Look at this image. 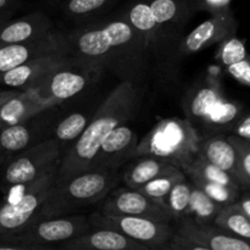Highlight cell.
I'll list each match as a JSON object with an SVG mask.
<instances>
[{
    "label": "cell",
    "mask_w": 250,
    "mask_h": 250,
    "mask_svg": "<svg viewBox=\"0 0 250 250\" xmlns=\"http://www.w3.org/2000/svg\"><path fill=\"white\" fill-rule=\"evenodd\" d=\"M138 142V136L131 127L119 125L104 139L90 168L120 170L125 163L136 158Z\"/></svg>",
    "instance_id": "9a60e30c"
},
{
    "label": "cell",
    "mask_w": 250,
    "mask_h": 250,
    "mask_svg": "<svg viewBox=\"0 0 250 250\" xmlns=\"http://www.w3.org/2000/svg\"><path fill=\"white\" fill-rule=\"evenodd\" d=\"M237 29L238 21L232 9L211 15L207 21L195 27L187 36L182 37L178 43V55H194L211 45L221 43L229 37L234 36Z\"/></svg>",
    "instance_id": "4fadbf2b"
},
{
    "label": "cell",
    "mask_w": 250,
    "mask_h": 250,
    "mask_svg": "<svg viewBox=\"0 0 250 250\" xmlns=\"http://www.w3.org/2000/svg\"><path fill=\"white\" fill-rule=\"evenodd\" d=\"M214 224L236 236L250 239V216L241 209L237 202L221 208Z\"/></svg>",
    "instance_id": "83f0119b"
},
{
    "label": "cell",
    "mask_w": 250,
    "mask_h": 250,
    "mask_svg": "<svg viewBox=\"0 0 250 250\" xmlns=\"http://www.w3.org/2000/svg\"><path fill=\"white\" fill-rule=\"evenodd\" d=\"M248 56L249 54L248 50H247L246 41L237 38L236 34H234V36L229 37L225 41H222L221 43H219V48L216 50L215 59H216L220 65L226 67V66L232 65V63L244 60Z\"/></svg>",
    "instance_id": "836d02e7"
},
{
    "label": "cell",
    "mask_w": 250,
    "mask_h": 250,
    "mask_svg": "<svg viewBox=\"0 0 250 250\" xmlns=\"http://www.w3.org/2000/svg\"><path fill=\"white\" fill-rule=\"evenodd\" d=\"M117 14L127 20L141 34L155 65L164 66L167 61L173 60L175 54L178 55V44L156 23L146 0H129Z\"/></svg>",
    "instance_id": "30bf717a"
},
{
    "label": "cell",
    "mask_w": 250,
    "mask_h": 250,
    "mask_svg": "<svg viewBox=\"0 0 250 250\" xmlns=\"http://www.w3.org/2000/svg\"><path fill=\"white\" fill-rule=\"evenodd\" d=\"M229 139L236 146L239 159V167L244 178V189L250 190V142L238 138L233 134H229Z\"/></svg>",
    "instance_id": "e575fe53"
},
{
    "label": "cell",
    "mask_w": 250,
    "mask_h": 250,
    "mask_svg": "<svg viewBox=\"0 0 250 250\" xmlns=\"http://www.w3.org/2000/svg\"><path fill=\"white\" fill-rule=\"evenodd\" d=\"M89 121L90 120L87 115L82 112H73L59 122L54 134L60 146L61 144L73 143L82 134Z\"/></svg>",
    "instance_id": "1f68e13d"
},
{
    "label": "cell",
    "mask_w": 250,
    "mask_h": 250,
    "mask_svg": "<svg viewBox=\"0 0 250 250\" xmlns=\"http://www.w3.org/2000/svg\"><path fill=\"white\" fill-rule=\"evenodd\" d=\"M221 208V205L214 202L202 189L192 185V192H190L189 204L186 216L192 217L199 224H214L215 217L219 214Z\"/></svg>",
    "instance_id": "f546056e"
},
{
    "label": "cell",
    "mask_w": 250,
    "mask_h": 250,
    "mask_svg": "<svg viewBox=\"0 0 250 250\" xmlns=\"http://www.w3.org/2000/svg\"><path fill=\"white\" fill-rule=\"evenodd\" d=\"M190 192H192V183L186 178V180L176 183L168 193L165 202V208L173 217V221H178L187 214Z\"/></svg>",
    "instance_id": "4dcf8cb0"
},
{
    "label": "cell",
    "mask_w": 250,
    "mask_h": 250,
    "mask_svg": "<svg viewBox=\"0 0 250 250\" xmlns=\"http://www.w3.org/2000/svg\"><path fill=\"white\" fill-rule=\"evenodd\" d=\"M168 250H250V239L185 216L177 221Z\"/></svg>",
    "instance_id": "ba28073f"
},
{
    "label": "cell",
    "mask_w": 250,
    "mask_h": 250,
    "mask_svg": "<svg viewBox=\"0 0 250 250\" xmlns=\"http://www.w3.org/2000/svg\"><path fill=\"white\" fill-rule=\"evenodd\" d=\"M60 161H55L33 183L21 187L16 199L0 207V236L16 233L32 221L55 183Z\"/></svg>",
    "instance_id": "8992f818"
},
{
    "label": "cell",
    "mask_w": 250,
    "mask_h": 250,
    "mask_svg": "<svg viewBox=\"0 0 250 250\" xmlns=\"http://www.w3.org/2000/svg\"><path fill=\"white\" fill-rule=\"evenodd\" d=\"M186 178H187L186 173L180 167H176L168 172L164 173V175L158 176L154 180L149 181L148 183L138 188V190L148 198H150L151 200H154L156 204L166 209L165 202L170 190L172 189L176 183L186 180Z\"/></svg>",
    "instance_id": "f1b7e54d"
},
{
    "label": "cell",
    "mask_w": 250,
    "mask_h": 250,
    "mask_svg": "<svg viewBox=\"0 0 250 250\" xmlns=\"http://www.w3.org/2000/svg\"><path fill=\"white\" fill-rule=\"evenodd\" d=\"M189 181L193 186L202 189L205 194L209 195L214 202L221 205L222 208L236 203L239 199L242 192V189H238V188L229 187V186L220 185V183L208 182V181L198 180V178H189Z\"/></svg>",
    "instance_id": "d6a6232c"
},
{
    "label": "cell",
    "mask_w": 250,
    "mask_h": 250,
    "mask_svg": "<svg viewBox=\"0 0 250 250\" xmlns=\"http://www.w3.org/2000/svg\"><path fill=\"white\" fill-rule=\"evenodd\" d=\"M202 137L188 119H165L138 142L136 158L154 156L180 167L187 165L199 151Z\"/></svg>",
    "instance_id": "277c9868"
},
{
    "label": "cell",
    "mask_w": 250,
    "mask_h": 250,
    "mask_svg": "<svg viewBox=\"0 0 250 250\" xmlns=\"http://www.w3.org/2000/svg\"><path fill=\"white\" fill-rule=\"evenodd\" d=\"M41 116L42 112L23 122L0 128V151L6 158H10L39 142L45 141L43 139V136L45 134L43 132L48 122L45 124Z\"/></svg>",
    "instance_id": "ffe728a7"
},
{
    "label": "cell",
    "mask_w": 250,
    "mask_h": 250,
    "mask_svg": "<svg viewBox=\"0 0 250 250\" xmlns=\"http://www.w3.org/2000/svg\"><path fill=\"white\" fill-rule=\"evenodd\" d=\"M98 78V77H97ZM95 76L73 67H63L54 71L33 90L42 100L56 106L65 100L80 94Z\"/></svg>",
    "instance_id": "5bb4252c"
},
{
    "label": "cell",
    "mask_w": 250,
    "mask_h": 250,
    "mask_svg": "<svg viewBox=\"0 0 250 250\" xmlns=\"http://www.w3.org/2000/svg\"><path fill=\"white\" fill-rule=\"evenodd\" d=\"M17 4V0H0V12H11Z\"/></svg>",
    "instance_id": "f35d334b"
},
{
    "label": "cell",
    "mask_w": 250,
    "mask_h": 250,
    "mask_svg": "<svg viewBox=\"0 0 250 250\" xmlns=\"http://www.w3.org/2000/svg\"><path fill=\"white\" fill-rule=\"evenodd\" d=\"M238 205L241 207V209L246 212L248 216H250V197H244L242 199L237 200Z\"/></svg>",
    "instance_id": "60d3db41"
},
{
    "label": "cell",
    "mask_w": 250,
    "mask_h": 250,
    "mask_svg": "<svg viewBox=\"0 0 250 250\" xmlns=\"http://www.w3.org/2000/svg\"><path fill=\"white\" fill-rule=\"evenodd\" d=\"M156 23L176 43H180L183 31L195 12L199 0H146Z\"/></svg>",
    "instance_id": "2e32d148"
},
{
    "label": "cell",
    "mask_w": 250,
    "mask_h": 250,
    "mask_svg": "<svg viewBox=\"0 0 250 250\" xmlns=\"http://www.w3.org/2000/svg\"><path fill=\"white\" fill-rule=\"evenodd\" d=\"M229 134L250 142V112H244L229 129Z\"/></svg>",
    "instance_id": "74e56055"
},
{
    "label": "cell",
    "mask_w": 250,
    "mask_h": 250,
    "mask_svg": "<svg viewBox=\"0 0 250 250\" xmlns=\"http://www.w3.org/2000/svg\"><path fill=\"white\" fill-rule=\"evenodd\" d=\"M138 160L132 161L126 170L120 173V180L125 183V186L133 189H138L149 181L177 167L168 161L154 156H138Z\"/></svg>",
    "instance_id": "cb8c5ba5"
},
{
    "label": "cell",
    "mask_w": 250,
    "mask_h": 250,
    "mask_svg": "<svg viewBox=\"0 0 250 250\" xmlns=\"http://www.w3.org/2000/svg\"><path fill=\"white\" fill-rule=\"evenodd\" d=\"M93 229L89 217L83 215H63L31 221L19 232L5 234L21 242L28 250L55 249L58 244L70 241Z\"/></svg>",
    "instance_id": "52a82bcc"
},
{
    "label": "cell",
    "mask_w": 250,
    "mask_h": 250,
    "mask_svg": "<svg viewBox=\"0 0 250 250\" xmlns=\"http://www.w3.org/2000/svg\"><path fill=\"white\" fill-rule=\"evenodd\" d=\"M93 227L120 232L124 236L146 246L149 250H168V244L175 236L171 224L154 221L127 215H103L94 211L88 215Z\"/></svg>",
    "instance_id": "9c48e42d"
},
{
    "label": "cell",
    "mask_w": 250,
    "mask_h": 250,
    "mask_svg": "<svg viewBox=\"0 0 250 250\" xmlns=\"http://www.w3.org/2000/svg\"><path fill=\"white\" fill-rule=\"evenodd\" d=\"M62 151L55 138L42 141L5 160L0 185L4 190L21 188L38 180L55 161L61 160Z\"/></svg>",
    "instance_id": "5b68a950"
},
{
    "label": "cell",
    "mask_w": 250,
    "mask_h": 250,
    "mask_svg": "<svg viewBox=\"0 0 250 250\" xmlns=\"http://www.w3.org/2000/svg\"><path fill=\"white\" fill-rule=\"evenodd\" d=\"M141 92L131 82L121 81L103 102L84 131L61 156L55 182L89 170L93 159L107 134L128 121L139 106Z\"/></svg>",
    "instance_id": "7a4b0ae2"
},
{
    "label": "cell",
    "mask_w": 250,
    "mask_h": 250,
    "mask_svg": "<svg viewBox=\"0 0 250 250\" xmlns=\"http://www.w3.org/2000/svg\"><path fill=\"white\" fill-rule=\"evenodd\" d=\"M244 112L246 107L242 103L222 97L200 125H203L210 133H229V129Z\"/></svg>",
    "instance_id": "d4e9b609"
},
{
    "label": "cell",
    "mask_w": 250,
    "mask_h": 250,
    "mask_svg": "<svg viewBox=\"0 0 250 250\" xmlns=\"http://www.w3.org/2000/svg\"><path fill=\"white\" fill-rule=\"evenodd\" d=\"M73 67L99 77L110 71L139 90L155 70V61L144 39L121 15L94 20L65 33Z\"/></svg>",
    "instance_id": "6da1fadb"
},
{
    "label": "cell",
    "mask_w": 250,
    "mask_h": 250,
    "mask_svg": "<svg viewBox=\"0 0 250 250\" xmlns=\"http://www.w3.org/2000/svg\"><path fill=\"white\" fill-rule=\"evenodd\" d=\"M6 159H7L6 156H5L4 154H2L1 151H0V165H2V164L5 163V160H6Z\"/></svg>",
    "instance_id": "7bdbcfd3"
},
{
    "label": "cell",
    "mask_w": 250,
    "mask_h": 250,
    "mask_svg": "<svg viewBox=\"0 0 250 250\" xmlns=\"http://www.w3.org/2000/svg\"><path fill=\"white\" fill-rule=\"evenodd\" d=\"M55 31L53 21L44 12H32L21 19L7 20L0 24V46L38 41Z\"/></svg>",
    "instance_id": "ac0fdd59"
},
{
    "label": "cell",
    "mask_w": 250,
    "mask_h": 250,
    "mask_svg": "<svg viewBox=\"0 0 250 250\" xmlns=\"http://www.w3.org/2000/svg\"><path fill=\"white\" fill-rule=\"evenodd\" d=\"M232 1L233 0H199L198 10L207 11L210 15L219 14V12H224L231 9Z\"/></svg>",
    "instance_id": "8d00e7d4"
},
{
    "label": "cell",
    "mask_w": 250,
    "mask_h": 250,
    "mask_svg": "<svg viewBox=\"0 0 250 250\" xmlns=\"http://www.w3.org/2000/svg\"><path fill=\"white\" fill-rule=\"evenodd\" d=\"M226 72L241 84L250 88V56L236 63L226 66Z\"/></svg>",
    "instance_id": "d590c367"
},
{
    "label": "cell",
    "mask_w": 250,
    "mask_h": 250,
    "mask_svg": "<svg viewBox=\"0 0 250 250\" xmlns=\"http://www.w3.org/2000/svg\"><path fill=\"white\" fill-rule=\"evenodd\" d=\"M67 51L65 33L55 31L38 41L0 46V75L43 54Z\"/></svg>",
    "instance_id": "e0dca14e"
},
{
    "label": "cell",
    "mask_w": 250,
    "mask_h": 250,
    "mask_svg": "<svg viewBox=\"0 0 250 250\" xmlns=\"http://www.w3.org/2000/svg\"><path fill=\"white\" fill-rule=\"evenodd\" d=\"M73 66L67 51L43 54L0 75V84L20 90H32L54 71Z\"/></svg>",
    "instance_id": "7c38bea8"
},
{
    "label": "cell",
    "mask_w": 250,
    "mask_h": 250,
    "mask_svg": "<svg viewBox=\"0 0 250 250\" xmlns=\"http://www.w3.org/2000/svg\"><path fill=\"white\" fill-rule=\"evenodd\" d=\"M222 95L221 83L217 78L208 76L198 84H194L183 99V110L187 119L194 124H202Z\"/></svg>",
    "instance_id": "44dd1931"
},
{
    "label": "cell",
    "mask_w": 250,
    "mask_h": 250,
    "mask_svg": "<svg viewBox=\"0 0 250 250\" xmlns=\"http://www.w3.org/2000/svg\"><path fill=\"white\" fill-rule=\"evenodd\" d=\"M119 181V170L89 168L55 182L32 221L75 214L83 208L99 204Z\"/></svg>",
    "instance_id": "3957f363"
},
{
    "label": "cell",
    "mask_w": 250,
    "mask_h": 250,
    "mask_svg": "<svg viewBox=\"0 0 250 250\" xmlns=\"http://www.w3.org/2000/svg\"><path fill=\"white\" fill-rule=\"evenodd\" d=\"M10 15H11V12H0V24L10 20Z\"/></svg>",
    "instance_id": "b9f144b4"
},
{
    "label": "cell",
    "mask_w": 250,
    "mask_h": 250,
    "mask_svg": "<svg viewBox=\"0 0 250 250\" xmlns=\"http://www.w3.org/2000/svg\"><path fill=\"white\" fill-rule=\"evenodd\" d=\"M95 211L103 215L146 217L164 224H171L173 221V217L167 210L156 204L138 189L128 188L126 186L110 190L109 194L99 203V207Z\"/></svg>",
    "instance_id": "8fae6325"
},
{
    "label": "cell",
    "mask_w": 250,
    "mask_h": 250,
    "mask_svg": "<svg viewBox=\"0 0 250 250\" xmlns=\"http://www.w3.org/2000/svg\"><path fill=\"white\" fill-rule=\"evenodd\" d=\"M182 171L186 173V176H188L189 178H198V180L220 183V185L242 189L239 183L237 182L229 173H227L226 171L221 170V168L217 167L216 165H214V164H211L210 161H208L207 159L203 158L199 153H198L187 165L183 166Z\"/></svg>",
    "instance_id": "4316f807"
},
{
    "label": "cell",
    "mask_w": 250,
    "mask_h": 250,
    "mask_svg": "<svg viewBox=\"0 0 250 250\" xmlns=\"http://www.w3.org/2000/svg\"><path fill=\"white\" fill-rule=\"evenodd\" d=\"M248 142H249V141H248Z\"/></svg>",
    "instance_id": "ee69618b"
},
{
    "label": "cell",
    "mask_w": 250,
    "mask_h": 250,
    "mask_svg": "<svg viewBox=\"0 0 250 250\" xmlns=\"http://www.w3.org/2000/svg\"><path fill=\"white\" fill-rule=\"evenodd\" d=\"M21 92L20 89H12V90H2V92H0V107L2 106V105L5 104V103L7 102V100L10 99V98L15 97L16 94H19V93Z\"/></svg>",
    "instance_id": "ab89813d"
},
{
    "label": "cell",
    "mask_w": 250,
    "mask_h": 250,
    "mask_svg": "<svg viewBox=\"0 0 250 250\" xmlns=\"http://www.w3.org/2000/svg\"><path fill=\"white\" fill-rule=\"evenodd\" d=\"M50 107L54 106L42 100L33 90H21L0 107V128L26 121Z\"/></svg>",
    "instance_id": "603a6c76"
},
{
    "label": "cell",
    "mask_w": 250,
    "mask_h": 250,
    "mask_svg": "<svg viewBox=\"0 0 250 250\" xmlns=\"http://www.w3.org/2000/svg\"><path fill=\"white\" fill-rule=\"evenodd\" d=\"M120 0H63V17L75 22L94 21L114 7Z\"/></svg>",
    "instance_id": "484cf974"
},
{
    "label": "cell",
    "mask_w": 250,
    "mask_h": 250,
    "mask_svg": "<svg viewBox=\"0 0 250 250\" xmlns=\"http://www.w3.org/2000/svg\"><path fill=\"white\" fill-rule=\"evenodd\" d=\"M59 250H149L120 232L93 227L84 233L58 244Z\"/></svg>",
    "instance_id": "d6986e66"
},
{
    "label": "cell",
    "mask_w": 250,
    "mask_h": 250,
    "mask_svg": "<svg viewBox=\"0 0 250 250\" xmlns=\"http://www.w3.org/2000/svg\"><path fill=\"white\" fill-rule=\"evenodd\" d=\"M198 153L208 161L216 165L217 167L229 173L239 183L242 189H244L246 185H244V178L239 167L238 153L229 137L215 134L204 139L202 138Z\"/></svg>",
    "instance_id": "7402d4cb"
}]
</instances>
